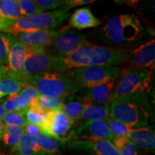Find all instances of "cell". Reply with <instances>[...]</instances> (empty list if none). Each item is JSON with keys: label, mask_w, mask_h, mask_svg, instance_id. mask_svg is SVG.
Wrapping results in <instances>:
<instances>
[{"label": "cell", "mask_w": 155, "mask_h": 155, "mask_svg": "<svg viewBox=\"0 0 155 155\" xmlns=\"http://www.w3.org/2000/svg\"><path fill=\"white\" fill-rule=\"evenodd\" d=\"M130 50L103 47L84 46L66 57H58L56 73H65L81 68L118 65L127 63Z\"/></svg>", "instance_id": "cell-1"}, {"label": "cell", "mask_w": 155, "mask_h": 155, "mask_svg": "<svg viewBox=\"0 0 155 155\" xmlns=\"http://www.w3.org/2000/svg\"><path fill=\"white\" fill-rule=\"evenodd\" d=\"M150 116V108L146 94L118 98L109 105V118L134 129L145 127Z\"/></svg>", "instance_id": "cell-2"}, {"label": "cell", "mask_w": 155, "mask_h": 155, "mask_svg": "<svg viewBox=\"0 0 155 155\" xmlns=\"http://www.w3.org/2000/svg\"><path fill=\"white\" fill-rule=\"evenodd\" d=\"M102 32L108 42L124 45L140 38L143 28L137 15L124 14L111 17L103 27Z\"/></svg>", "instance_id": "cell-3"}, {"label": "cell", "mask_w": 155, "mask_h": 155, "mask_svg": "<svg viewBox=\"0 0 155 155\" xmlns=\"http://www.w3.org/2000/svg\"><path fill=\"white\" fill-rule=\"evenodd\" d=\"M121 69L116 65H101L81 68L65 73L77 88L90 89L114 82L120 76Z\"/></svg>", "instance_id": "cell-4"}, {"label": "cell", "mask_w": 155, "mask_h": 155, "mask_svg": "<svg viewBox=\"0 0 155 155\" xmlns=\"http://www.w3.org/2000/svg\"><path fill=\"white\" fill-rule=\"evenodd\" d=\"M32 85L40 96L65 99L75 94L78 89L65 73L48 72L31 78Z\"/></svg>", "instance_id": "cell-5"}, {"label": "cell", "mask_w": 155, "mask_h": 155, "mask_svg": "<svg viewBox=\"0 0 155 155\" xmlns=\"http://www.w3.org/2000/svg\"><path fill=\"white\" fill-rule=\"evenodd\" d=\"M69 15L68 9H61L42 12L32 17H22L4 32L13 35L19 32L49 30L63 25Z\"/></svg>", "instance_id": "cell-6"}, {"label": "cell", "mask_w": 155, "mask_h": 155, "mask_svg": "<svg viewBox=\"0 0 155 155\" xmlns=\"http://www.w3.org/2000/svg\"><path fill=\"white\" fill-rule=\"evenodd\" d=\"M121 79L114 87L112 100L150 91L152 71L150 69L129 68L121 73Z\"/></svg>", "instance_id": "cell-7"}, {"label": "cell", "mask_w": 155, "mask_h": 155, "mask_svg": "<svg viewBox=\"0 0 155 155\" xmlns=\"http://www.w3.org/2000/svg\"><path fill=\"white\" fill-rule=\"evenodd\" d=\"M90 45L91 44L88 41L86 36L80 32L70 30H61L45 52L55 57L64 58L81 48Z\"/></svg>", "instance_id": "cell-8"}, {"label": "cell", "mask_w": 155, "mask_h": 155, "mask_svg": "<svg viewBox=\"0 0 155 155\" xmlns=\"http://www.w3.org/2000/svg\"><path fill=\"white\" fill-rule=\"evenodd\" d=\"M73 142L92 143L99 141L113 140L106 121H86L70 134Z\"/></svg>", "instance_id": "cell-9"}, {"label": "cell", "mask_w": 155, "mask_h": 155, "mask_svg": "<svg viewBox=\"0 0 155 155\" xmlns=\"http://www.w3.org/2000/svg\"><path fill=\"white\" fill-rule=\"evenodd\" d=\"M58 57L47 52H31L19 73L30 83L31 78L43 73L55 72Z\"/></svg>", "instance_id": "cell-10"}, {"label": "cell", "mask_w": 155, "mask_h": 155, "mask_svg": "<svg viewBox=\"0 0 155 155\" xmlns=\"http://www.w3.org/2000/svg\"><path fill=\"white\" fill-rule=\"evenodd\" d=\"M74 122L61 109L48 112L45 121L39 126L42 134L58 141H65Z\"/></svg>", "instance_id": "cell-11"}, {"label": "cell", "mask_w": 155, "mask_h": 155, "mask_svg": "<svg viewBox=\"0 0 155 155\" xmlns=\"http://www.w3.org/2000/svg\"><path fill=\"white\" fill-rule=\"evenodd\" d=\"M53 30H40L30 32H19L12 35L17 40L28 47L31 52H44L58 35Z\"/></svg>", "instance_id": "cell-12"}, {"label": "cell", "mask_w": 155, "mask_h": 155, "mask_svg": "<svg viewBox=\"0 0 155 155\" xmlns=\"http://www.w3.org/2000/svg\"><path fill=\"white\" fill-rule=\"evenodd\" d=\"M127 63L130 64L131 68L154 71L155 63V40L154 39L141 45L134 50H130Z\"/></svg>", "instance_id": "cell-13"}, {"label": "cell", "mask_w": 155, "mask_h": 155, "mask_svg": "<svg viewBox=\"0 0 155 155\" xmlns=\"http://www.w3.org/2000/svg\"><path fill=\"white\" fill-rule=\"evenodd\" d=\"M28 85L30 83L19 73L12 72L7 68L0 75V96L17 94Z\"/></svg>", "instance_id": "cell-14"}, {"label": "cell", "mask_w": 155, "mask_h": 155, "mask_svg": "<svg viewBox=\"0 0 155 155\" xmlns=\"http://www.w3.org/2000/svg\"><path fill=\"white\" fill-rule=\"evenodd\" d=\"M101 19L96 18L88 7H82L78 9L73 13L68 20L66 28L63 30H69L70 28L83 30L95 28L101 25Z\"/></svg>", "instance_id": "cell-15"}, {"label": "cell", "mask_w": 155, "mask_h": 155, "mask_svg": "<svg viewBox=\"0 0 155 155\" xmlns=\"http://www.w3.org/2000/svg\"><path fill=\"white\" fill-rule=\"evenodd\" d=\"M127 137L136 147L146 150H154L155 134L152 128L142 127L134 129Z\"/></svg>", "instance_id": "cell-16"}, {"label": "cell", "mask_w": 155, "mask_h": 155, "mask_svg": "<svg viewBox=\"0 0 155 155\" xmlns=\"http://www.w3.org/2000/svg\"><path fill=\"white\" fill-rule=\"evenodd\" d=\"M30 53V50L28 47L15 39L9 53L7 66L9 71L19 73Z\"/></svg>", "instance_id": "cell-17"}, {"label": "cell", "mask_w": 155, "mask_h": 155, "mask_svg": "<svg viewBox=\"0 0 155 155\" xmlns=\"http://www.w3.org/2000/svg\"><path fill=\"white\" fill-rule=\"evenodd\" d=\"M84 106L81 119L86 121H106L109 118V106L96 104L83 97L81 98Z\"/></svg>", "instance_id": "cell-18"}, {"label": "cell", "mask_w": 155, "mask_h": 155, "mask_svg": "<svg viewBox=\"0 0 155 155\" xmlns=\"http://www.w3.org/2000/svg\"><path fill=\"white\" fill-rule=\"evenodd\" d=\"M115 83L111 82L90 88L87 91L84 98L101 105L109 106L112 101Z\"/></svg>", "instance_id": "cell-19"}, {"label": "cell", "mask_w": 155, "mask_h": 155, "mask_svg": "<svg viewBox=\"0 0 155 155\" xmlns=\"http://www.w3.org/2000/svg\"><path fill=\"white\" fill-rule=\"evenodd\" d=\"M72 146L88 150L91 155H119L117 149L110 141H99L92 143L73 142Z\"/></svg>", "instance_id": "cell-20"}, {"label": "cell", "mask_w": 155, "mask_h": 155, "mask_svg": "<svg viewBox=\"0 0 155 155\" xmlns=\"http://www.w3.org/2000/svg\"><path fill=\"white\" fill-rule=\"evenodd\" d=\"M63 101V98L39 96L31 101L28 108H35L47 114L50 111L61 109L64 103Z\"/></svg>", "instance_id": "cell-21"}, {"label": "cell", "mask_w": 155, "mask_h": 155, "mask_svg": "<svg viewBox=\"0 0 155 155\" xmlns=\"http://www.w3.org/2000/svg\"><path fill=\"white\" fill-rule=\"evenodd\" d=\"M23 132V128L18 126L4 124L2 141L5 146L8 147L12 150L15 151Z\"/></svg>", "instance_id": "cell-22"}, {"label": "cell", "mask_w": 155, "mask_h": 155, "mask_svg": "<svg viewBox=\"0 0 155 155\" xmlns=\"http://www.w3.org/2000/svg\"><path fill=\"white\" fill-rule=\"evenodd\" d=\"M15 152L17 155H40L35 137L23 132Z\"/></svg>", "instance_id": "cell-23"}, {"label": "cell", "mask_w": 155, "mask_h": 155, "mask_svg": "<svg viewBox=\"0 0 155 155\" xmlns=\"http://www.w3.org/2000/svg\"><path fill=\"white\" fill-rule=\"evenodd\" d=\"M0 15L13 23L21 18L17 0H0Z\"/></svg>", "instance_id": "cell-24"}, {"label": "cell", "mask_w": 155, "mask_h": 155, "mask_svg": "<svg viewBox=\"0 0 155 155\" xmlns=\"http://www.w3.org/2000/svg\"><path fill=\"white\" fill-rule=\"evenodd\" d=\"M40 155H54L59 150L57 140L48 136L40 134L35 137Z\"/></svg>", "instance_id": "cell-25"}, {"label": "cell", "mask_w": 155, "mask_h": 155, "mask_svg": "<svg viewBox=\"0 0 155 155\" xmlns=\"http://www.w3.org/2000/svg\"><path fill=\"white\" fill-rule=\"evenodd\" d=\"M15 39L12 35L5 32H0V68L8 67L9 50Z\"/></svg>", "instance_id": "cell-26"}, {"label": "cell", "mask_w": 155, "mask_h": 155, "mask_svg": "<svg viewBox=\"0 0 155 155\" xmlns=\"http://www.w3.org/2000/svg\"><path fill=\"white\" fill-rule=\"evenodd\" d=\"M84 106L82 101H71L63 104L61 110L73 122L80 120Z\"/></svg>", "instance_id": "cell-27"}, {"label": "cell", "mask_w": 155, "mask_h": 155, "mask_svg": "<svg viewBox=\"0 0 155 155\" xmlns=\"http://www.w3.org/2000/svg\"><path fill=\"white\" fill-rule=\"evenodd\" d=\"M106 122L107 124L110 132L113 137V139L127 137L129 134L134 129L131 126L126 124L123 122L117 121V120L111 119V118H108L106 120Z\"/></svg>", "instance_id": "cell-28"}, {"label": "cell", "mask_w": 155, "mask_h": 155, "mask_svg": "<svg viewBox=\"0 0 155 155\" xmlns=\"http://www.w3.org/2000/svg\"><path fill=\"white\" fill-rule=\"evenodd\" d=\"M119 155H139L137 148L127 137L114 138L111 141Z\"/></svg>", "instance_id": "cell-29"}, {"label": "cell", "mask_w": 155, "mask_h": 155, "mask_svg": "<svg viewBox=\"0 0 155 155\" xmlns=\"http://www.w3.org/2000/svg\"><path fill=\"white\" fill-rule=\"evenodd\" d=\"M3 107L7 112L22 111L28 108V104L17 94L9 95L8 98L2 102Z\"/></svg>", "instance_id": "cell-30"}, {"label": "cell", "mask_w": 155, "mask_h": 155, "mask_svg": "<svg viewBox=\"0 0 155 155\" xmlns=\"http://www.w3.org/2000/svg\"><path fill=\"white\" fill-rule=\"evenodd\" d=\"M26 109L22 110V111H14V112H7L5 115L2 119L4 124H11L18 126L24 129L28 122H27L26 118H25V112Z\"/></svg>", "instance_id": "cell-31"}, {"label": "cell", "mask_w": 155, "mask_h": 155, "mask_svg": "<svg viewBox=\"0 0 155 155\" xmlns=\"http://www.w3.org/2000/svg\"><path fill=\"white\" fill-rule=\"evenodd\" d=\"M22 17H32L40 15L42 12L32 0H17Z\"/></svg>", "instance_id": "cell-32"}, {"label": "cell", "mask_w": 155, "mask_h": 155, "mask_svg": "<svg viewBox=\"0 0 155 155\" xmlns=\"http://www.w3.org/2000/svg\"><path fill=\"white\" fill-rule=\"evenodd\" d=\"M46 113L32 108H28L25 112L27 122L32 124L40 126L46 118Z\"/></svg>", "instance_id": "cell-33"}, {"label": "cell", "mask_w": 155, "mask_h": 155, "mask_svg": "<svg viewBox=\"0 0 155 155\" xmlns=\"http://www.w3.org/2000/svg\"><path fill=\"white\" fill-rule=\"evenodd\" d=\"M35 3L42 12L61 8L65 6L66 0H34Z\"/></svg>", "instance_id": "cell-34"}, {"label": "cell", "mask_w": 155, "mask_h": 155, "mask_svg": "<svg viewBox=\"0 0 155 155\" xmlns=\"http://www.w3.org/2000/svg\"><path fill=\"white\" fill-rule=\"evenodd\" d=\"M18 95L19 97H21L22 99H24L25 101L28 103V105L35 98L40 96L36 91V89L32 85H28V86L23 88Z\"/></svg>", "instance_id": "cell-35"}, {"label": "cell", "mask_w": 155, "mask_h": 155, "mask_svg": "<svg viewBox=\"0 0 155 155\" xmlns=\"http://www.w3.org/2000/svg\"><path fill=\"white\" fill-rule=\"evenodd\" d=\"M96 1L94 0H66L65 5L63 7V9H69L73 8V7H76L78 6H81L87 5V4H91L95 2Z\"/></svg>", "instance_id": "cell-36"}, {"label": "cell", "mask_w": 155, "mask_h": 155, "mask_svg": "<svg viewBox=\"0 0 155 155\" xmlns=\"http://www.w3.org/2000/svg\"><path fill=\"white\" fill-rule=\"evenodd\" d=\"M23 129H24V132L32 137H37L38 135L42 134L40 128L39 127V126L35 124L28 123Z\"/></svg>", "instance_id": "cell-37"}, {"label": "cell", "mask_w": 155, "mask_h": 155, "mask_svg": "<svg viewBox=\"0 0 155 155\" xmlns=\"http://www.w3.org/2000/svg\"><path fill=\"white\" fill-rule=\"evenodd\" d=\"M12 24L13 22L7 20V19L4 18V17H2L0 15V31L5 30L6 29L8 28Z\"/></svg>", "instance_id": "cell-38"}, {"label": "cell", "mask_w": 155, "mask_h": 155, "mask_svg": "<svg viewBox=\"0 0 155 155\" xmlns=\"http://www.w3.org/2000/svg\"><path fill=\"white\" fill-rule=\"evenodd\" d=\"M6 114V111L5 110V108L3 107V105H2V103L0 102V119H2L3 116L5 115Z\"/></svg>", "instance_id": "cell-39"}, {"label": "cell", "mask_w": 155, "mask_h": 155, "mask_svg": "<svg viewBox=\"0 0 155 155\" xmlns=\"http://www.w3.org/2000/svg\"><path fill=\"white\" fill-rule=\"evenodd\" d=\"M3 129H4V123L2 120L0 119V141H2V136Z\"/></svg>", "instance_id": "cell-40"}, {"label": "cell", "mask_w": 155, "mask_h": 155, "mask_svg": "<svg viewBox=\"0 0 155 155\" xmlns=\"http://www.w3.org/2000/svg\"><path fill=\"white\" fill-rule=\"evenodd\" d=\"M8 68V67H2V68H0V75L2 74V73L4 72V71H5V70L6 68ZM2 98V97L0 96V99H1Z\"/></svg>", "instance_id": "cell-41"}]
</instances>
